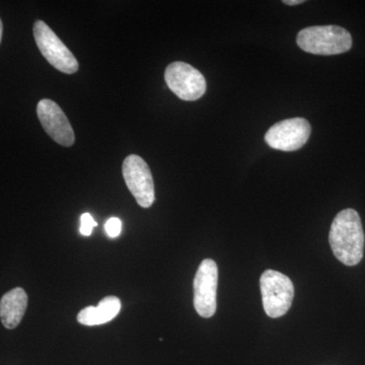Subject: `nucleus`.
<instances>
[{
  "mask_svg": "<svg viewBox=\"0 0 365 365\" xmlns=\"http://www.w3.org/2000/svg\"><path fill=\"white\" fill-rule=\"evenodd\" d=\"M262 302L265 313L270 318L284 316L289 311L294 297L292 281L284 274L266 270L260 279Z\"/></svg>",
  "mask_w": 365,
  "mask_h": 365,
  "instance_id": "obj_3",
  "label": "nucleus"
},
{
  "mask_svg": "<svg viewBox=\"0 0 365 365\" xmlns=\"http://www.w3.org/2000/svg\"><path fill=\"white\" fill-rule=\"evenodd\" d=\"M304 0H284L283 4H287V6H297V4H304Z\"/></svg>",
  "mask_w": 365,
  "mask_h": 365,
  "instance_id": "obj_14",
  "label": "nucleus"
},
{
  "mask_svg": "<svg viewBox=\"0 0 365 365\" xmlns=\"http://www.w3.org/2000/svg\"><path fill=\"white\" fill-rule=\"evenodd\" d=\"M194 307L199 316L211 318L217 307L218 268L215 261L201 262L194 278Z\"/></svg>",
  "mask_w": 365,
  "mask_h": 365,
  "instance_id": "obj_6",
  "label": "nucleus"
},
{
  "mask_svg": "<svg viewBox=\"0 0 365 365\" xmlns=\"http://www.w3.org/2000/svg\"><path fill=\"white\" fill-rule=\"evenodd\" d=\"M105 230L110 237H117L121 234L122 222L119 218L112 217L107 220L105 225Z\"/></svg>",
  "mask_w": 365,
  "mask_h": 365,
  "instance_id": "obj_13",
  "label": "nucleus"
},
{
  "mask_svg": "<svg viewBox=\"0 0 365 365\" xmlns=\"http://www.w3.org/2000/svg\"><path fill=\"white\" fill-rule=\"evenodd\" d=\"M297 42L304 51L324 56L341 54L352 47L351 35L338 26H309L300 31Z\"/></svg>",
  "mask_w": 365,
  "mask_h": 365,
  "instance_id": "obj_2",
  "label": "nucleus"
},
{
  "mask_svg": "<svg viewBox=\"0 0 365 365\" xmlns=\"http://www.w3.org/2000/svg\"><path fill=\"white\" fill-rule=\"evenodd\" d=\"M312 127L304 118H292L274 124L265 134L270 148L282 151L299 150L309 140Z\"/></svg>",
  "mask_w": 365,
  "mask_h": 365,
  "instance_id": "obj_8",
  "label": "nucleus"
},
{
  "mask_svg": "<svg viewBox=\"0 0 365 365\" xmlns=\"http://www.w3.org/2000/svg\"><path fill=\"white\" fill-rule=\"evenodd\" d=\"M122 170L125 182L136 202L141 207H150L155 200V182L145 160L136 155H129L125 158Z\"/></svg>",
  "mask_w": 365,
  "mask_h": 365,
  "instance_id": "obj_7",
  "label": "nucleus"
},
{
  "mask_svg": "<svg viewBox=\"0 0 365 365\" xmlns=\"http://www.w3.org/2000/svg\"><path fill=\"white\" fill-rule=\"evenodd\" d=\"M2 31H4V26H2V21L0 20V42H1Z\"/></svg>",
  "mask_w": 365,
  "mask_h": 365,
  "instance_id": "obj_15",
  "label": "nucleus"
},
{
  "mask_svg": "<svg viewBox=\"0 0 365 365\" xmlns=\"http://www.w3.org/2000/svg\"><path fill=\"white\" fill-rule=\"evenodd\" d=\"M37 114L43 128L55 143L60 145H73L76 141L73 129L66 115L56 103L44 98L37 106Z\"/></svg>",
  "mask_w": 365,
  "mask_h": 365,
  "instance_id": "obj_9",
  "label": "nucleus"
},
{
  "mask_svg": "<svg viewBox=\"0 0 365 365\" xmlns=\"http://www.w3.org/2000/svg\"><path fill=\"white\" fill-rule=\"evenodd\" d=\"M121 311V302L117 297H107L101 300L98 307H88L78 314L79 324L85 326H98L116 318Z\"/></svg>",
  "mask_w": 365,
  "mask_h": 365,
  "instance_id": "obj_11",
  "label": "nucleus"
},
{
  "mask_svg": "<svg viewBox=\"0 0 365 365\" xmlns=\"http://www.w3.org/2000/svg\"><path fill=\"white\" fill-rule=\"evenodd\" d=\"M165 83L182 101L199 100L206 91V81L198 69L185 62H174L165 72Z\"/></svg>",
  "mask_w": 365,
  "mask_h": 365,
  "instance_id": "obj_5",
  "label": "nucleus"
},
{
  "mask_svg": "<svg viewBox=\"0 0 365 365\" xmlns=\"http://www.w3.org/2000/svg\"><path fill=\"white\" fill-rule=\"evenodd\" d=\"M98 223L95 222L93 216L90 215V213H83L81 217V228H79V232H81V235H91V232H93V227H97Z\"/></svg>",
  "mask_w": 365,
  "mask_h": 365,
  "instance_id": "obj_12",
  "label": "nucleus"
},
{
  "mask_svg": "<svg viewBox=\"0 0 365 365\" xmlns=\"http://www.w3.org/2000/svg\"><path fill=\"white\" fill-rule=\"evenodd\" d=\"M34 37L40 52L53 67L66 74L78 71V60L44 21L34 24Z\"/></svg>",
  "mask_w": 365,
  "mask_h": 365,
  "instance_id": "obj_4",
  "label": "nucleus"
},
{
  "mask_svg": "<svg viewBox=\"0 0 365 365\" xmlns=\"http://www.w3.org/2000/svg\"><path fill=\"white\" fill-rule=\"evenodd\" d=\"M364 232L359 212L348 208L336 215L329 242L336 258L346 266H355L364 258Z\"/></svg>",
  "mask_w": 365,
  "mask_h": 365,
  "instance_id": "obj_1",
  "label": "nucleus"
},
{
  "mask_svg": "<svg viewBox=\"0 0 365 365\" xmlns=\"http://www.w3.org/2000/svg\"><path fill=\"white\" fill-rule=\"evenodd\" d=\"M28 307V294L23 288L16 287L0 300V319L9 330L16 328L23 319Z\"/></svg>",
  "mask_w": 365,
  "mask_h": 365,
  "instance_id": "obj_10",
  "label": "nucleus"
}]
</instances>
